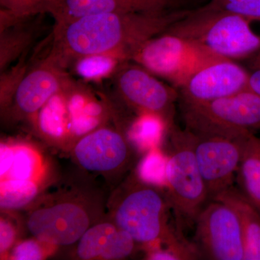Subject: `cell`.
I'll list each match as a JSON object with an SVG mask.
<instances>
[{"mask_svg": "<svg viewBox=\"0 0 260 260\" xmlns=\"http://www.w3.org/2000/svg\"><path fill=\"white\" fill-rule=\"evenodd\" d=\"M186 13L152 12L89 15L54 26L48 56L68 68L80 56L105 54L131 61L138 49L186 16Z\"/></svg>", "mask_w": 260, "mask_h": 260, "instance_id": "1", "label": "cell"}, {"mask_svg": "<svg viewBox=\"0 0 260 260\" xmlns=\"http://www.w3.org/2000/svg\"><path fill=\"white\" fill-rule=\"evenodd\" d=\"M256 20L204 8L186 15L166 32L191 39L216 55L234 61L260 51V34L254 28Z\"/></svg>", "mask_w": 260, "mask_h": 260, "instance_id": "2", "label": "cell"}, {"mask_svg": "<svg viewBox=\"0 0 260 260\" xmlns=\"http://www.w3.org/2000/svg\"><path fill=\"white\" fill-rule=\"evenodd\" d=\"M172 150L165 162L164 179L179 232L195 225L209 202L208 190L197 164L190 135L186 129L172 127Z\"/></svg>", "mask_w": 260, "mask_h": 260, "instance_id": "3", "label": "cell"}, {"mask_svg": "<svg viewBox=\"0 0 260 260\" xmlns=\"http://www.w3.org/2000/svg\"><path fill=\"white\" fill-rule=\"evenodd\" d=\"M179 102L185 129L193 134L238 137L260 129V95L249 88L210 102Z\"/></svg>", "mask_w": 260, "mask_h": 260, "instance_id": "4", "label": "cell"}, {"mask_svg": "<svg viewBox=\"0 0 260 260\" xmlns=\"http://www.w3.org/2000/svg\"><path fill=\"white\" fill-rule=\"evenodd\" d=\"M223 59L199 43L165 32L143 44L131 61L170 82L178 90L197 72Z\"/></svg>", "mask_w": 260, "mask_h": 260, "instance_id": "5", "label": "cell"}, {"mask_svg": "<svg viewBox=\"0 0 260 260\" xmlns=\"http://www.w3.org/2000/svg\"><path fill=\"white\" fill-rule=\"evenodd\" d=\"M169 200L142 179L130 187L114 213L115 224L136 243L152 245L169 243L181 236L168 224Z\"/></svg>", "mask_w": 260, "mask_h": 260, "instance_id": "6", "label": "cell"}, {"mask_svg": "<svg viewBox=\"0 0 260 260\" xmlns=\"http://www.w3.org/2000/svg\"><path fill=\"white\" fill-rule=\"evenodd\" d=\"M194 245L200 257L244 260V237L237 213L218 201L208 202L195 223Z\"/></svg>", "mask_w": 260, "mask_h": 260, "instance_id": "7", "label": "cell"}, {"mask_svg": "<svg viewBox=\"0 0 260 260\" xmlns=\"http://www.w3.org/2000/svg\"><path fill=\"white\" fill-rule=\"evenodd\" d=\"M188 132L197 164L211 201L232 187L246 140L252 133L231 137L195 135Z\"/></svg>", "mask_w": 260, "mask_h": 260, "instance_id": "8", "label": "cell"}, {"mask_svg": "<svg viewBox=\"0 0 260 260\" xmlns=\"http://www.w3.org/2000/svg\"><path fill=\"white\" fill-rule=\"evenodd\" d=\"M128 61L121 63L112 76L118 93L140 114L158 116L172 127L178 90L162 83L143 67Z\"/></svg>", "mask_w": 260, "mask_h": 260, "instance_id": "9", "label": "cell"}, {"mask_svg": "<svg viewBox=\"0 0 260 260\" xmlns=\"http://www.w3.org/2000/svg\"><path fill=\"white\" fill-rule=\"evenodd\" d=\"M249 75L230 59L214 61L197 72L178 89L179 101L207 102L234 95L249 88Z\"/></svg>", "mask_w": 260, "mask_h": 260, "instance_id": "10", "label": "cell"}, {"mask_svg": "<svg viewBox=\"0 0 260 260\" xmlns=\"http://www.w3.org/2000/svg\"><path fill=\"white\" fill-rule=\"evenodd\" d=\"M90 219L83 207L70 202L39 208L30 214L28 230L38 240L51 246H66L80 240Z\"/></svg>", "mask_w": 260, "mask_h": 260, "instance_id": "11", "label": "cell"}, {"mask_svg": "<svg viewBox=\"0 0 260 260\" xmlns=\"http://www.w3.org/2000/svg\"><path fill=\"white\" fill-rule=\"evenodd\" d=\"M65 68L47 56L25 73L13 93V104L20 115L37 114L49 100L71 82Z\"/></svg>", "mask_w": 260, "mask_h": 260, "instance_id": "12", "label": "cell"}, {"mask_svg": "<svg viewBox=\"0 0 260 260\" xmlns=\"http://www.w3.org/2000/svg\"><path fill=\"white\" fill-rule=\"evenodd\" d=\"M129 146L116 130L99 128L83 136L75 145L74 155L85 170L109 172L119 170L127 162Z\"/></svg>", "mask_w": 260, "mask_h": 260, "instance_id": "13", "label": "cell"}, {"mask_svg": "<svg viewBox=\"0 0 260 260\" xmlns=\"http://www.w3.org/2000/svg\"><path fill=\"white\" fill-rule=\"evenodd\" d=\"M168 0H60L52 16L54 26H61L83 17L109 13L160 11Z\"/></svg>", "mask_w": 260, "mask_h": 260, "instance_id": "14", "label": "cell"}, {"mask_svg": "<svg viewBox=\"0 0 260 260\" xmlns=\"http://www.w3.org/2000/svg\"><path fill=\"white\" fill-rule=\"evenodd\" d=\"M213 200L225 203L237 213L244 237V260H260V211L234 186Z\"/></svg>", "mask_w": 260, "mask_h": 260, "instance_id": "15", "label": "cell"}, {"mask_svg": "<svg viewBox=\"0 0 260 260\" xmlns=\"http://www.w3.org/2000/svg\"><path fill=\"white\" fill-rule=\"evenodd\" d=\"M237 174L240 191L260 211V138L254 133L246 140Z\"/></svg>", "mask_w": 260, "mask_h": 260, "instance_id": "16", "label": "cell"}, {"mask_svg": "<svg viewBox=\"0 0 260 260\" xmlns=\"http://www.w3.org/2000/svg\"><path fill=\"white\" fill-rule=\"evenodd\" d=\"M20 19L13 25L1 29L0 34V69L3 73L20 54L26 50L35 37V28L27 20Z\"/></svg>", "mask_w": 260, "mask_h": 260, "instance_id": "17", "label": "cell"}, {"mask_svg": "<svg viewBox=\"0 0 260 260\" xmlns=\"http://www.w3.org/2000/svg\"><path fill=\"white\" fill-rule=\"evenodd\" d=\"M63 89L51 98L38 115L39 129L45 136L53 140H61L69 133V115Z\"/></svg>", "mask_w": 260, "mask_h": 260, "instance_id": "18", "label": "cell"}, {"mask_svg": "<svg viewBox=\"0 0 260 260\" xmlns=\"http://www.w3.org/2000/svg\"><path fill=\"white\" fill-rule=\"evenodd\" d=\"M119 229L116 224L110 223H99L88 229L78 243L77 254L80 259H100Z\"/></svg>", "mask_w": 260, "mask_h": 260, "instance_id": "19", "label": "cell"}, {"mask_svg": "<svg viewBox=\"0 0 260 260\" xmlns=\"http://www.w3.org/2000/svg\"><path fill=\"white\" fill-rule=\"evenodd\" d=\"M13 165L3 179L38 181L44 172V164L40 154L29 145H14ZM1 179V180H2Z\"/></svg>", "mask_w": 260, "mask_h": 260, "instance_id": "20", "label": "cell"}, {"mask_svg": "<svg viewBox=\"0 0 260 260\" xmlns=\"http://www.w3.org/2000/svg\"><path fill=\"white\" fill-rule=\"evenodd\" d=\"M123 62L115 56L91 54L77 58L71 65L74 66L75 73L83 79L101 80L113 76Z\"/></svg>", "mask_w": 260, "mask_h": 260, "instance_id": "21", "label": "cell"}, {"mask_svg": "<svg viewBox=\"0 0 260 260\" xmlns=\"http://www.w3.org/2000/svg\"><path fill=\"white\" fill-rule=\"evenodd\" d=\"M39 191L37 181L2 179L0 184V205L2 209L23 208L36 198Z\"/></svg>", "mask_w": 260, "mask_h": 260, "instance_id": "22", "label": "cell"}, {"mask_svg": "<svg viewBox=\"0 0 260 260\" xmlns=\"http://www.w3.org/2000/svg\"><path fill=\"white\" fill-rule=\"evenodd\" d=\"M60 0H0L2 9L20 18L54 13Z\"/></svg>", "mask_w": 260, "mask_h": 260, "instance_id": "23", "label": "cell"}, {"mask_svg": "<svg viewBox=\"0 0 260 260\" xmlns=\"http://www.w3.org/2000/svg\"><path fill=\"white\" fill-rule=\"evenodd\" d=\"M167 126L158 116L150 114H140V118L132 126L131 138L139 144H153L158 139L162 128Z\"/></svg>", "mask_w": 260, "mask_h": 260, "instance_id": "24", "label": "cell"}, {"mask_svg": "<svg viewBox=\"0 0 260 260\" xmlns=\"http://www.w3.org/2000/svg\"><path fill=\"white\" fill-rule=\"evenodd\" d=\"M205 8L260 19V0H212Z\"/></svg>", "mask_w": 260, "mask_h": 260, "instance_id": "25", "label": "cell"}, {"mask_svg": "<svg viewBox=\"0 0 260 260\" xmlns=\"http://www.w3.org/2000/svg\"><path fill=\"white\" fill-rule=\"evenodd\" d=\"M135 243L136 242L128 233L119 229L110 245L101 256L100 259H124L134 251Z\"/></svg>", "mask_w": 260, "mask_h": 260, "instance_id": "26", "label": "cell"}, {"mask_svg": "<svg viewBox=\"0 0 260 260\" xmlns=\"http://www.w3.org/2000/svg\"><path fill=\"white\" fill-rule=\"evenodd\" d=\"M46 243L39 240H28L18 244L12 252V259L15 260L43 259L49 250L44 247Z\"/></svg>", "mask_w": 260, "mask_h": 260, "instance_id": "27", "label": "cell"}, {"mask_svg": "<svg viewBox=\"0 0 260 260\" xmlns=\"http://www.w3.org/2000/svg\"><path fill=\"white\" fill-rule=\"evenodd\" d=\"M166 162V160H165ZM164 169L165 162L162 160L159 154L152 153L147 157L140 168V177L143 180L147 182H158L164 179Z\"/></svg>", "mask_w": 260, "mask_h": 260, "instance_id": "28", "label": "cell"}, {"mask_svg": "<svg viewBox=\"0 0 260 260\" xmlns=\"http://www.w3.org/2000/svg\"><path fill=\"white\" fill-rule=\"evenodd\" d=\"M15 239V228L9 221L2 218L0 222V251L2 256L13 246Z\"/></svg>", "mask_w": 260, "mask_h": 260, "instance_id": "29", "label": "cell"}, {"mask_svg": "<svg viewBox=\"0 0 260 260\" xmlns=\"http://www.w3.org/2000/svg\"><path fill=\"white\" fill-rule=\"evenodd\" d=\"M15 157V146L1 143L0 148V176L1 179L8 174L13 164Z\"/></svg>", "mask_w": 260, "mask_h": 260, "instance_id": "30", "label": "cell"}, {"mask_svg": "<svg viewBox=\"0 0 260 260\" xmlns=\"http://www.w3.org/2000/svg\"><path fill=\"white\" fill-rule=\"evenodd\" d=\"M249 88L260 95V68L249 75Z\"/></svg>", "mask_w": 260, "mask_h": 260, "instance_id": "31", "label": "cell"}, {"mask_svg": "<svg viewBox=\"0 0 260 260\" xmlns=\"http://www.w3.org/2000/svg\"><path fill=\"white\" fill-rule=\"evenodd\" d=\"M259 68H260V60H259Z\"/></svg>", "mask_w": 260, "mask_h": 260, "instance_id": "32", "label": "cell"}]
</instances>
